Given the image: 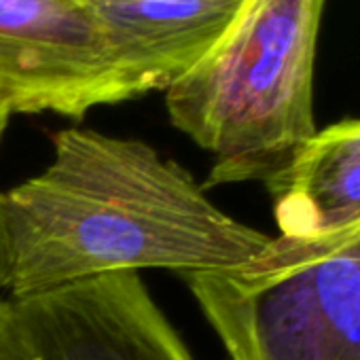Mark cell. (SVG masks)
Here are the masks:
<instances>
[{
	"instance_id": "cell-4",
	"label": "cell",
	"mask_w": 360,
	"mask_h": 360,
	"mask_svg": "<svg viewBox=\"0 0 360 360\" xmlns=\"http://www.w3.org/2000/svg\"><path fill=\"white\" fill-rule=\"evenodd\" d=\"M0 96L11 112L72 119L123 102L102 30L83 0H0Z\"/></svg>"
},
{
	"instance_id": "cell-3",
	"label": "cell",
	"mask_w": 360,
	"mask_h": 360,
	"mask_svg": "<svg viewBox=\"0 0 360 360\" xmlns=\"http://www.w3.org/2000/svg\"><path fill=\"white\" fill-rule=\"evenodd\" d=\"M231 360H360V261L276 236L250 261L185 276Z\"/></svg>"
},
{
	"instance_id": "cell-5",
	"label": "cell",
	"mask_w": 360,
	"mask_h": 360,
	"mask_svg": "<svg viewBox=\"0 0 360 360\" xmlns=\"http://www.w3.org/2000/svg\"><path fill=\"white\" fill-rule=\"evenodd\" d=\"M37 360H193L138 274L13 301Z\"/></svg>"
},
{
	"instance_id": "cell-9",
	"label": "cell",
	"mask_w": 360,
	"mask_h": 360,
	"mask_svg": "<svg viewBox=\"0 0 360 360\" xmlns=\"http://www.w3.org/2000/svg\"><path fill=\"white\" fill-rule=\"evenodd\" d=\"M305 240H311L316 246H320L328 252L347 255V257L360 261V219H356L354 223L339 227L335 231L314 236V238H305Z\"/></svg>"
},
{
	"instance_id": "cell-1",
	"label": "cell",
	"mask_w": 360,
	"mask_h": 360,
	"mask_svg": "<svg viewBox=\"0 0 360 360\" xmlns=\"http://www.w3.org/2000/svg\"><path fill=\"white\" fill-rule=\"evenodd\" d=\"M51 142L41 174L0 191V292L11 301L140 269L221 271L271 238L217 208L142 140L68 127Z\"/></svg>"
},
{
	"instance_id": "cell-2",
	"label": "cell",
	"mask_w": 360,
	"mask_h": 360,
	"mask_svg": "<svg viewBox=\"0 0 360 360\" xmlns=\"http://www.w3.org/2000/svg\"><path fill=\"white\" fill-rule=\"evenodd\" d=\"M326 0H244L219 41L165 89L176 129L214 155L204 189L265 187L316 134L314 68Z\"/></svg>"
},
{
	"instance_id": "cell-6",
	"label": "cell",
	"mask_w": 360,
	"mask_h": 360,
	"mask_svg": "<svg viewBox=\"0 0 360 360\" xmlns=\"http://www.w3.org/2000/svg\"><path fill=\"white\" fill-rule=\"evenodd\" d=\"M125 100L167 89L219 41L244 0H83Z\"/></svg>"
},
{
	"instance_id": "cell-8",
	"label": "cell",
	"mask_w": 360,
	"mask_h": 360,
	"mask_svg": "<svg viewBox=\"0 0 360 360\" xmlns=\"http://www.w3.org/2000/svg\"><path fill=\"white\" fill-rule=\"evenodd\" d=\"M0 360H37L15 303L3 297H0Z\"/></svg>"
},
{
	"instance_id": "cell-10",
	"label": "cell",
	"mask_w": 360,
	"mask_h": 360,
	"mask_svg": "<svg viewBox=\"0 0 360 360\" xmlns=\"http://www.w3.org/2000/svg\"><path fill=\"white\" fill-rule=\"evenodd\" d=\"M11 108L9 104L3 100V96H0V140H3L5 131H7V125H9V119H11Z\"/></svg>"
},
{
	"instance_id": "cell-7",
	"label": "cell",
	"mask_w": 360,
	"mask_h": 360,
	"mask_svg": "<svg viewBox=\"0 0 360 360\" xmlns=\"http://www.w3.org/2000/svg\"><path fill=\"white\" fill-rule=\"evenodd\" d=\"M267 191L280 236L314 238L360 219V119L316 129Z\"/></svg>"
}]
</instances>
